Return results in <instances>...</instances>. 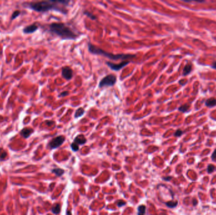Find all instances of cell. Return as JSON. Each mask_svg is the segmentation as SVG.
<instances>
[{
    "label": "cell",
    "instance_id": "obj_23",
    "mask_svg": "<svg viewBox=\"0 0 216 215\" xmlns=\"http://www.w3.org/2000/svg\"><path fill=\"white\" fill-rule=\"evenodd\" d=\"M215 170V167L213 165H209L207 167V172L208 174L212 173Z\"/></svg>",
    "mask_w": 216,
    "mask_h": 215
},
{
    "label": "cell",
    "instance_id": "obj_19",
    "mask_svg": "<svg viewBox=\"0 0 216 215\" xmlns=\"http://www.w3.org/2000/svg\"><path fill=\"white\" fill-rule=\"evenodd\" d=\"M166 205L170 208H174L178 205V201H169L166 203Z\"/></svg>",
    "mask_w": 216,
    "mask_h": 215
},
{
    "label": "cell",
    "instance_id": "obj_16",
    "mask_svg": "<svg viewBox=\"0 0 216 215\" xmlns=\"http://www.w3.org/2000/svg\"><path fill=\"white\" fill-rule=\"evenodd\" d=\"M52 173H54L55 174H56L57 176H58V177H60V176H61L63 174H64L65 171L64 170H63V169L61 168H55L52 170Z\"/></svg>",
    "mask_w": 216,
    "mask_h": 215
},
{
    "label": "cell",
    "instance_id": "obj_20",
    "mask_svg": "<svg viewBox=\"0 0 216 215\" xmlns=\"http://www.w3.org/2000/svg\"><path fill=\"white\" fill-rule=\"evenodd\" d=\"M84 15H86V16H87L88 17H89V18L91 19V20H95L97 19V17L95 16V15H94L92 13H90L88 11H84Z\"/></svg>",
    "mask_w": 216,
    "mask_h": 215
},
{
    "label": "cell",
    "instance_id": "obj_31",
    "mask_svg": "<svg viewBox=\"0 0 216 215\" xmlns=\"http://www.w3.org/2000/svg\"><path fill=\"white\" fill-rule=\"evenodd\" d=\"M67 215H71L70 211H68V212H67Z\"/></svg>",
    "mask_w": 216,
    "mask_h": 215
},
{
    "label": "cell",
    "instance_id": "obj_12",
    "mask_svg": "<svg viewBox=\"0 0 216 215\" xmlns=\"http://www.w3.org/2000/svg\"><path fill=\"white\" fill-rule=\"evenodd\" d=\"M61 211V205L59 204H56L52 207V212L55 214H58Z\"/></svg>",
    "mask_w": 216,
    "mask_h": 215
},
{
    "label": "cell",
    "instance_id": "obj_27",
    "mask_svg": "<svg viewBox=\"0 0 216 215\" xmlns=\"http://www.w3.org/2000/svg\"><path fill=\"white\" fill-rule=\"evenodd\" d=\"M125 204H126L125 202H124L123 201L121 200V201H119L118 202V203H117V205H118V206H119V207H121V206L125 205Z\"/></svg>",
    "mask_w": 216,
    "mask_h": 215
},
{
    "label": "cell",
    "instance_id": "obj_10",
    "mask_svg": "<svg viewBox=\"0 0 216 215\" xmlns=\"http://www.w3.org/2000/svg\"><path fill=\"white\" fill-rule=\"evenodd\" d=\"M87 142V139L83 135H78L75 139H74V143H77L78 145H82Z\"/></svg>",
    "mask_w": 216,
    "mask_h": 215
},
{
    "label": "cell",
    "instance_id": "obj_7",
    "mask_svg": "<svg viewBox=\"0 0 216 215\" xmlns=\"http://www.w3.org/2000/svg\"><path fill=\"white\" fill-rule=\"evenodd\" d=\"M73 70L69 66H65L62 68V76L66 80H70L73 78Z\"/></svg>",
    "mask_w": 216,
    "mask_h": 215
},
{
    "label": "cell",
    "instance_id": "obj_29",
    "mask_svg": "<svg viewBox=\"0 0 216 215\" xmlns=\"http://www.w3.org/2000/svg\"><path fill=\"white\" fill-rule=\"evenodd\" d=\"M212 68H213L214 69H216V62H214L213 64L212 65Z\"/></svg>",
    "mask_w": 216,
    "mask_h": 215
},
{
    "label": "cell",
    "instance_id": "obj_18",
    "mask_svg": "<svg viewBox=\"0 0 216 215\" xmlns=\"http://www.w3.org/2000/svg\"><path fill=\"white\" fill-rule=\"evenodd\" d=\"M20 13H21V12H20V10H15V11H14L12 13V16H11V19H10V20H13L16 19L17 18H18V17L20 16Z\"/></svg>",
    "mask_w": 216,
    "mask_h": 215
},
{
    "label": "cell",
    "instance_id": "obj_24",
    "mask_svg": "<svg viewBox=\"0 0 216 215\" xmlns=\"http://www.w3.org/2000/svg\"><path fill=\"white\" fill-rule=\"evenodd\" d=\"M182 135H183V131L180 129L177 130V131L175 133V136L176 137H179V136H181Z\"/></svg>",
    "mask_w": 216,
    "mask_h": 215
},
{
    "label": "cell",
    "instance_id": "obj_14",
    "mask_svg": "<svg viewBox=\"0 0 216 215\" xmlns=\"http://www.w3.org/2000/svg\"><path fill=\"white\" fill-rule=\"evenodd\" d=\"M85 113V110L82 107H80L77 109L75 113V118H79L82 117V116Z\"/></svg>",
    "mask_w": 216,
    "mask_h": 215
},
{
    "label": "cell",
    "instance_id": "obj_13",
    "mask_svg": "<svg viewBox=\"0 0 216 215\" xmlns=\"http://www.w3.org/2000/svg\"><path fill=\"white\" fill-rule=\"evenodd\" d=\"M192 65H187L185 66V68H184L183 69V76H186L188 75H189V74L191 73V71H192Z\"/></svg>",
    "mask_w": 216,
    "mask_h": 215
},
{
    "label": "cell",
    "instance_id": "obj_28",
    "mask_svg": "<svg viewBox=\"0 0 216 215\" xmlns=\"http://www.w3.org/2000/svg\"><path fill=\"white\" fill-rule=\"evenodd\" d=\"M163 179H164V180H165V181H170V180L172 179V177H164Z\"/></svg>",
    "mask_w": 216,
    "mask_h": 215
},
{
    "label": "cell",
    "instance_id": "obj_22",
    "mask_svg": "<svg viewBox=\"0 0 216 215\" xmlns=\"http://www.w3.org/2000/svg\"><path fill=\"white\" fill-rule=\"evenodd\" d=\"M7 156V153L5 150L3 149H0V159H4V158Z\"/></svg>",
    "mask_w": 216,
    "mask_h": 215
},
{
    "label": "cell",
    "instance_id": "obj_3",
    "mask_svg": "<svg viewBox=\"0 0 216 215\" xmlns=\"http://www.w3.org/2000/svg\"><path fill=\"white\" fill-rule=\"evenodd\" d=\"M88 49L90 53L95 54V55H101L109 58V59L112 60H118V59H123L125 60L126 59H132L135 57H136V55L135 54H115L110 52H108L102 49L99 48L94 45L90 43L88 44Z\"/></svg>",
    "mask_w": 216,
    "mask_h": 215
},
{
    "label": "cell",
    "instance_id": "obj_30",
    "mask_svg": "<svg viewBox=\"0 0 216 215\" xmlns=\"http://www.w3.org/2000/svg\"><path fill=\"white\" fill-rule=\"evenodd\" d=\"M197 204V201L196 199H193V206H196Z\"/></svg>",
    "mask_w": 216,
    "mask_h": 215
},
{
    "label": "cell",
    "instance_id": "obj_5",
    "mask_svg": "<svg viewBox=\"0 0 216 215\" xmlns=\"http://www.w3.org/2000/svg\"><path fill=\"white\" fill-rule=\"evenodd\" d=\"M65 141V137L64 136H58L53 138L50 142L49 143L48 146L50 149H56L59 147L64 143Z\"/></svg>",
    "mask_w": 216,
    "mask_h": 215
},
{
    "label": "cell",
    "instance_id": "obj_26",
    "mask_svg": "<svg viewBox=\"0 0 216 215\" xmlns=\"http://www.w3.org/2000/svg\"><path fill=\"white\" fill-rule=\"evenodd\" d=\"M211 158H212V160H213V161H216V149L214 151V153H212V156H211Z\"/></svg>",
    "mask_w": 216,
    "mask_h": 215
},
{
    "label": "cell",
    "instance_id": "obj_17",
    "mask_svg": "<svg viewBox=\"0 0 216 215\" xmlns=\"http://www.w3.org/2000/svg\"><path fill=\"white\" fill-rule=\"evenodd\" d=\"M190 107V106L189 105L185 104V105H182V106L179 107L178 110H179V111L181 112H186L189 111Z\"/></svg>",
    "mask_w": 216,
    "mask_h": 215
},
{
    "label": "cell",
    "instance_id": "obj_21",
    "mask_svg": "<svg viewBox=\"0 0 216 215\" xmlns=\"http://www.w3.org/2000/svg\"><path fill=\"white\" fill-rule=\"evenodd\" d=\"M71 148H72V150L73 151H77L79 150V145H78L77 143L73 142L71 144Z\"/></svg>",
    "mask_w": 216,
    "mask_h": 215
},
{
    "label": "cell",
    "instance_id": "obj_2",
    "mask_svg": "<svg viewBox=\"0 0 216 215\" xmlns=\"http://www.w3.org/2000/svg\"><path fill=\"white\" fill-rule=\"evenodd\" d=\"M49 31L63 40H75L78 36L70 28L63 23H52L49 25Z\"/></svg>",
    "mask_w": 216,
    "mask_h": 215
},
{
    "label": "cell",
    "instance_id": "obj_11",
    "mask_svg": "<svg viewBox=\"0 0 216 215\" xmlns=\"http://www.w3.org/2000/svg\"><path fill=\"white\" fill-rule=\"evenodd\" d=\"M205 105L208 107H214L216 105V99L215 98H210L205 102Z\"/></svg>",
    "mask_w": 216,
    "mask_h": 215
},
{
    "label": "cell",
    "instance_id": "obj_6",
    "mask_svg": "<svg viewBox=\"0 0 216 215\" xmlns=\"http://www.w3.org/2000/svg\"><path fill=\"white\" fill-rule=\"evenodd\" d=\"M130 61H125L120 63L119 64H115V63H112L111 62H106V64L107 65L109 68H111L112 70H114V71H119V70L123 68L124 67H125L127 65H128Z\"/></svg>",
    "mask_w": 216,
    "mask_h": 215
},
{
    "label": "cell",
    "instance_id": "obj_1",
    "mask_svg": "<svg viewBox=\"0 0 216 215\" xmlns=\"http://www.w3.org/2000/svg\"><path fill=\"white\" fill-rule=\"evenodd\" d=\"M70 1H44L26 3L24 6L37 12H46L55 10L63 14L67 13V10L63 6L68 5Z\"/></svg>",
    "mask_w": 216,
    "mask_h": 215
},
{
    "label": "cell",
    "instance_id": "obj_15",
    "mask_svg": "<svg viewBox=\"0 0 216 215\" xmlns=\"http://www.w3.org/2000/svg\"><path fill=\"white\" fill-rule=\"evenodd\" d=\"M146 212V206L141 205L138 207V215H145Z\"/></svg>",
    "mask_w": 216,
    "mask_h": 215
},
{
    "label": "cell",
    "instance_id": "obj_9",
    "mask_svg": "<svg viewBox=\"0 0 216 215\" xmlns=\"http://www.w3.org/2000/svg\"><path fill=\"white\" fill-rule=\"evenodd\" d=\"M34 132V129L30 128H25L21 130L20 132V135L22 136L25 139H27L33 134Z\"/></svg>",
    "mask_w": 216,
    "mask_h": 215
},
{
    "label": "cell",
    "instance_id": "obj_25",
    "mask_svg": "<svg viewBox=\"0 0 216 215\" xmlns=\"http://www.w3.org/2000/svg\"><path fill=\"white\" fill-rule=\"evenodd\" d=\"M68 91H63V92L62 93H60L59 95V97H65V96H67V95H68Z\"/></svg>",
    "mask_w": 216,
    "mask_h": 215
},
{
    "label": "cell",
    "instance_id": "obj_4",
    "mask_svg": "<svg viewBox=\"0 0 216 215\" xmlns=\"http://www.w3.org/2000/svg\"><path fill=\"white\" fill-rule=\"evenodd\" d=\"M117 78L116 76L114 75H108L104 77L99 82V87L103 88L106 87H113L116 83Z\"/></svg>",
    "mask_w": 216,
    "mask_h": 215
},
{
    "label": "cell",
    "instance_id": "obj_8",
    "mask_svg": "<svg viewBox=\"0 0 216 215\" xmlns=\"http://www.w3.org/2000/svg\"><path fill=\"white\" fill-rule=\"evenodd\" d=\"M39 29V27L35 24H32L30 25H28L23 28V32L26 34H33L35 32H36Z\"/></svg>",
    "mask_w": 216,
    "mask_h": 215
}]
</instances>
